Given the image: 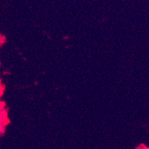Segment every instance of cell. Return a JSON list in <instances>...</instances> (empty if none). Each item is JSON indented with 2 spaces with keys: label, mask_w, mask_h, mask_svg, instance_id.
Masks as SVG:
<instances>
[{
  "label": "cell",
  "mask_w": 149,
  "mask_h": 149,
  "mask_svg": "<svg viewBox=\"0 0 149 149\" xmlns=\"http://www.w3.org/2000/svg\"><path fill=\"white\" fill-rule=\"evenodd\" d=\"M5 132V125L0 124V136H3Z\"/></svg>",
  "instance_id": "cell-1"
},
{
  "label": "cell",
  "mask_w": 149,
  "mask_h": 149,
  "mask_svg": "<svg viewBox=\"0 0 149 149\" xmlns=\"http://www.w3.org/2000/svg\"><path fill=\"white\" fill-rule=\"evenodd\" d=\"M3 91H4V88H3V86H2L1 80H0V97L2 95V93H3Z\"/></svg>",
  "instance_id": "cell-2"
},
{
  "label": "cell",
  "mask_w": 149,
  "mask_h": 149,
  "mask_svg": "<svg viewBox=\"0 0 149 149\" xmlns=\"http://www.w3.org/2000/svg\"><path fill=\"white\" fill-rule=\"evenodd\" d=\"M4 108V102L2 101H0V111Z\"/></svg>",
  "instance_id": "cell-3"
},
{
  "label": "cell",
  "mask_w": 149,
  "mask_h": 149,
  "mask_svg": "<svg viewBox=\"0 0 149 149\" xmlns=\"http://www.w3.org/2000/svg\"><path fill=\"white\" fill-rule=\"evenodd\" d=\"M137 149H149L148 148V147H147V146H141V147H139V148H138Z\"/></svg>",
  "instance_id": "cell-4"
}]
</instances>
